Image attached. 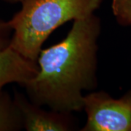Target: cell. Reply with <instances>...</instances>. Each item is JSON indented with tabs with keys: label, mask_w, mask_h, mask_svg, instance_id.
<instances>
[{
	"label": "cell",
	"mask_w": 131,
	"mask_h": 131,
	"mask_svg": "<svg viewBox=\"0 0 131 131\" xmlns=\"http://www.w3.org/2000/svg\"><path fill=\"white\" fill-rule=\"evenodd\" d=\"M101 31V20L93 14L74 20L63 39L42 49L37 74L24 86L33 103L63 112L83 110V93L97 86Z\"/></svg>",
	"instance_id": "6da1fadb"
},
{
	"label": "cell",
	"mask_w": 131,
	"mask_h": 131,
	"mask_svg": "<svg viewBox=\"0 0 131 131\" xmlns=\"http://www.w3.org/2000/svg\"><path fill=\"white\" fill-rule=\"evenodd\" d=\"M102 0H24L9 24V47L33 61L37 60L52 33L71 20L95 14Z\"/></svg>",
	"instance_id": "7a4b0ae2"
},
{
	"label": "cell",
	"mask_w": 131,
	"mask_h": 131,
	"mask_svg": "<svg viewBox=\"0 0 131 131\" xmlns=\"http://www.w3.org/2000/svg\"><path fill=\"white\" fill-rule=\"evenodd\" d=\"M87 119L81 131H131V90L119 98L104 91L84 95Z\"/></svg>",
	"instance_id": "3957f363"
},
{
	"label": "cell",
	"mask_w": 131,
	"mask_h": 131,
	"mask_svg": "<svg viewBox=\"0 0 131 131\" xmlns=\"http://www.w3.org/2000/svg\"><path fill=\"white\" fill-rule=\"evenodd\" d=\"M13 99L27 131H71L77 130V122L72 113L50 109L33 103L24 94L14 90Z\"/></svg>",
	"instance_id": "277c9868"
},
{
	"label": "cell",
	"mask_w": 131,
	"mask_h": 131,
	"mask_svg": "<svg viewBox=\"0 0 131 131\" xmlns=\"http://www.w3.org/2000/svg\"><path fill=\"white\" fill-rule=\"evenodd\" d=\"M38 71L36 61L7 47L0 52V93L7 84L17 83L24 87L37 76Z\"/></svg>",
	"instance_id": "5b68a950"
},
{
	"label": "cell",
	"mask_w": 131,
	"mask_h": 131,
	"mask_svg": "<svg viewBox=\"0 0 131 131\" xmlns=\"http://www.w3.org/2000/svg\"><path fill=\"white\" fill-rule=\"evenodd\" d=\"M22 129V117L13 97L3 90L0 93V131H18Z\"/></svg>",
	"instance_id": "8992f818"
},
{
	"label": "cell",
	"mask_w": 131,
	"mask_h": 131,
	"mask_svg": "<svg viewBox=\"0 0 131 131\" xmlns=\"http://www.w3.org/2000/svg\"><path fill=\"white\" fill-rule=\"evenodd\" d=\"M112 9L118 24L131 26V0H112Z\"/></svg>",
	"instance_id": "52a82bcc"
},
{
	"label": "cell",
	"mask_w": 131,
	"mask_h": 131,
	"mask_svg": "<svg viewBox=\"0 0 131 131\" xmlns=\"http://www.w3.org/2000/svg\"><path fill=\"white\" fill-rule=\"evenodd\" d=\"M12 34L13 30L9 21L0 18V52L9 47Z\"/></svg>",
	"instance_id": "ba28073f"
},
{
	"label": "cell",
	"mask_w": 131,
	"mask_h": 131,
	"mask_svg": "<svg viewBox=\"0 0 131 131\" xmlns=\"http://www.w3.org/2000/svg\"><path fill=\"white\" fill-rule=\"evenodd\" d=\"M3 1L10 4H15V3H21L24 0H3Z\"/></svg>",
	"instance_id": "9c48e42d"
}]
</instances>
